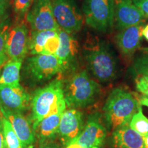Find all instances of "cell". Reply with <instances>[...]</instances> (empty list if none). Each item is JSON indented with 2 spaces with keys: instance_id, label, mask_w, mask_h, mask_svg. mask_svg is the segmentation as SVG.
<instances>
[{
  "instance_id": "cell-10",
  "label": "cell",
  "mask_w": 148,
  "mask_h": 148,
  "mask_svg": "<svg viewBox=\"0 0 148 148\" xmlns=\"http://www.w3.org/2000/svg\"><path fill=\"white\" fill-rule=\"evenodd\" d=\"M29 34L28 26L23 21L12 26L7 42L8 60L23 61L29 52Z\"/></svg>"
},
{
  "instance_id": "cell-25",
  "label": "cell",
  "mask_w": 148,
  "mask_h": 148,
  "mask_svg": "<svg viewBox=\"0 0 148 148\" xmlns=\"http://www.w3.org/2000/svg\"><path fill=\"white\" fill-rule=\"evenodd\" d=\"M34 0H12V8L17 21H22L26 17Z\"/></svg>"
},
{
  "instance_id": "cell-29",
  "label": "cell",
  "mask_w": 148,
  "mask_h": 148,
  "mask_svg": "<svg viewBox=\"0 0 148 148\" xmlns=\"http://www.w3.org/2000/svg\"><path fill=\"white\" fill-rule=\"evenodd\" d=\"M0 148H7L6 145H5L4 136H3L2 120H1V116H0Z\"/></svg>"
},
{
  "instance_id": "cell-3",
  "label": "cell",
  "mask_w": 148,
  "mask_h": 148,
  "mask_svg": "<svg viewBox=\"0 0 148 148\" xmlns=\"http://www.w3.org/2000/svg\"><path fill=\"white\" fill-rule=\"evenodd\" d=\"M140 107L138 99L130 92L122 88H114L107 97L103 109L107 126L114 131L129 125Z\"/></svg>"
},
{
  "instance_id": "cell-35",
  "label": "cell",
  "mask_w": 148,
  "mask_h": 148,
  "mask_svg": "<svg viewBox=\"0 0 148 148\" xmlns=\"http://www.w3.org/2000/svg\"><path fill=\"white\" fill-rule=\"evenodd\" d=\"M8 1V0H0V3H2L3 2H5V1Z\"/></svg>"
},
{
  "instance_id": "cell-9",
  "label": "cell",
  "mask_w": 148,
  "mask_h": 148,
  "mask_svg": "<svg viewBox=\"0 0 148 148\" xmlns=\"http://www.w3.org/2000/svg\"><path fill=\"white\" fill-rule=\"evenodd\" d=\"M31 98L21 84H0V109L23 114L30 106Z\"/></svg>"
},
{
  "instance_id": "cell-21",
  "label": "cell",
  "mask_w": 148,
  "mask_h": 148,
  "mask_svg": "<svg viewBox=\"0 0 148 148\" xmlns=\"http://www.w3.org/2000/svg\"><path fill=\"white\" fill-rule=\"evenodd\" d=\"M12 26V22L10 16L0 23V67L8 60L7 54V42Z\"/></svg>"
},
{
  "instance_id": "cell-31",
  "label": "cell",
  "mask_w": 148,
  "mask_h": 148,
  "mask_svg": "<svg viewBox=\"0 0 148 148\" xmlns=\"http://www.w3.org/2000/svg\"><path fill=\"white\" fill-rule=\"evenodd\" d=\"M141 36L142 37H144V38H145L146 40L148 41V23L145 27L142 29L141 31Z\"/></svg>"
},
{
  "instance_id": "cell-34",
  "label": "cell",
  "mask_w": 148,
  "mask_h": 148,
  "mask_svg": "<svg viewBox=\"0 0 148 148\" xmlns=\"http://www.w3.org/2000/svg\"><path fill=\"white\" fill-rule=\"evenodd\" d=\"M144 141H145V147L148 148V136L144 138Z\"/></svg>"
},
{
  "instance_id": "cell-17",
  "label": "cell",
  "mask_w": 148,
  "mask_h": 148,
  "mask_svg": "<svg viewBox=\"0 0 148 148\" xmlns=\"http://www.w3.org/2000/svg\"><path fill=\"white\" fill-rule=\"evenodd\" d=\"M111 143L113 148H145L144 138L129 125L112 131Z\"/></svg>"
},
{
  "instance_id": "cell-15",
  "label": "cell",
  "mask_w": 148,
  "mask_h": 148,
  "mask_svg": "<svg viewBox=\"0 0 148 148\" xmlns=\"http://www.w3.org/2000/svg\"><path fill=\"white\" fill-rule=\"evenodd\" d=\"M60 45L56 56L63 66L64 72L73 69L76 63L78 53V42L73 33H69L59 29Z\"/></svg>"
},
{
  "instance_id": "cell-33",
  "label": "cell",
  "mask_w": 148,
  "mask_h": 148,
  "mask_svg": "<svg viewBox=\"0 0 148 148\" xmlns=\"http://www.w3.org/2000/svg\"><path fill=\"white\" fill-rule=\"evenodd\" d=\"M66 148H84V147H81L80 145H77L76 143H71L68 146H66ZM95 148H97V147H95Z\"/></svg>"
},
{
  "instance_id": "cell-23",
  "label": "cell",
  "mask_w": 148,
  "mask_h": 148,
  "mask_svg": "<svg viewBox=\"0 0 148 148\" xmlns=\"http://www.w3.org/2000/svg\"><path fill=\"white\" fill-rule=\"evenodd\" d=\"M3 136L7 148H23L21 141L8 119L1 116Z\"/></svg>"
},
{
  "instance_id": "cell-11",
  "label": "cell",
  "mask_w": 148,
  "mask_h": 148,
  "mask_svg": "<svg viewBox=\"0 0 148 148\" xmlns=\"http://www.w3.org/2000/svg\"><path fill=\"white\" fill-rule=\"evenodd\" d=\"M84 127L83 114L75 108L65 110L61 116L58 135L62 144L68 146L77 138Z\"/></svg>"
},
{
  "instance_id": "cell-5",
  "label": "cell",
  "mask_w": 148,
  "mask_h": 148,
  "mask_svg": "<svg viewBox=\"0 0 148 148\" xmlns=\"http://www.w3.org/2000/svg\"><path fill=\"white\" fill-rule=\"evenodd\" d=\"M64 69L56 55H32L25 60L22 69L23 79L30 86H35L50 80Z\"/></svg>"
},
{
  "instance_id": "cell-2",
  "label": "cell",
  "mask_w": 148,
  "mask_h": 148,
  "mask_svg": "<svg viewBox=\"0 0 148 148\" xmlns=\"http://www.w3.org/2000/svg\"><path fill=\"white\" fill-rule=\"evenodd\" d=\"M63 86L64 81L57 77L34 92L30 104L34 130L46 116L59 110H66Z\"/></svg>"
},
{
  "instance_id": "cell-13",
  "label": "cell",
  "mask_w": 148,
  "mask_h": 148,
  "mask_svg": "<svg viewBox=\"0 0 148 148\" xmlns=\"http://www.w3.org/2000/svg\"><path fill=\"white\" fill-rule=\"evenodd\" d=\"M145 18L131 0H114V21L119 30L141 23Z\"/></svg>"
},
{
  "instance_id": "cell-32",
  "label": "cell",
  "mask_w": 148,
  "mask_h": 148,
  "mask_svg": "<svg viewBox=\"0 0 148 148\" xmlns=\"http://www.w3.org/2000/svg\"><path fill=\"white\" fill-rule=\"evenodd\" d=\"M138 101H139L140 106H145L148 108V98L143 96V97H140V99H138Z\"/></svg>"
},
{
  "instance_id": "cell-4",
  "label": "cell",
  "mask_w": 148,
  "mask_h": 148,
  "mask_svg": "<svg viewBox=\"0 0 148 148\" xmlns=\"http://www.w3.org/2000/svg\"><path fill=\"white\" fill-rule=\"evenodd\" d=\"M63 89L66 106L77 109L95 102L100 92V86L83 69L73 73L64 81Z\"/></svg>"
},
{
  "instance_id": "cell-27",
  "label": "cell",
  "mask_w": 148,
  "mask_h": 148,
  "mask_svg": "<svg viewBox=\"0 0 148 148\" xmlns=\"http://www.w3.org/2000/svg\"><path fill=\"white\" fill-rule=\"evenodd\" d=\"M12 8V4L10 3V0L0 3V23L4 20L10 17Z\"/></svg>"
},
{
  "instance_id": "cell-20",
  "label": "cell",
  "mask_w": 148,
  "mask_h": 148,
  "mask_svg": "<svg viewBox=\"0 0 148 148\" xmlns=\"http://www.w3.org/2000/svg\"><path fill=\"white\" fill-rule=\"evenodd\" d=\"M58 30L47 29V30L31 31L29 34V53L31 55L42 54L44 47L47 40Z\"/></svg>"
},
{
  "instance_id": "cell-7",
  "label": "cell",
  "mask_w": 148,
  "mask_h": 148,
  "mask_svg": "<svg viewBox=\"0 0 148 148\" xmlns=\"http://www.w3.org/2000/svg\"><path fill=\"white\" fill-rule=\"evenodd\" d=\"M53 14L59 28L69 33L78 32L84 18L75 0H51Z\"/></svg>"
},
{
  "instance_id": "cell-18",
  "label": "cell",
  "mask_w": 148,
  "mask_h": 148,
  "mask_svg": "<svg viewBox=\"0 0 148 148\" xmlns=\"http://www.w3.org/2000/svg\"><path fill=\"white\" fill-rule=\"evenodd\" d=\"M64 111L59 110L46 116L34 130L39 145L50 143L58 135L61 116Z\"/></svg>"
},
{
  "instance_id": "cell-26",
  "label": "cell",
  "mask_w": 148,
  "mask_h": 148,
  "mask_svg": "<svg viewBox=\"0 0 148 148\" xmlns=\"http://www.w3.org/2000/svg\"><path fill=\"white\" fill-rule=\"evenodd\" d=\"M135 86L138 92L143 94L144 97L148 98V76L138 75L135 80Z\"/></svg>"
},
{
  "instance_id": "cell-28",
  "label": "cell",
  "mask_w": 148,
  "mask_h": 148,
  "mask_svg": "<svg viewBox=\"0 0 148 148\" xmlns=\"http://www.w3.org/2000/svg\"><path fill=\"white\" fill-rule=\"evenodd\" d=\"M132 2L148 18V0H131Z\"/></svg>"
},
{
  "instance_id": "cell-1",
  "label": "cell",
  "mask_w": 148,
  "mask_h": 148,
  "mask_svg": "<svg viewBox=\"0 0 148 148\" xmlns=\"http://www.w3.org/2000/svg\"><path fill=\"white\" fill-rule=\"evenodd\" d=\"M84 56L90 73L99 82H110L117 76V59L112 46L106 40H99L86 46Z\"/></svg>"
},
{
  "instance_id": "cell-24",
  "label": "cell",
  "mask_w": 148,
  "mask_h": 148,
  "mask_svg": "<svg viewBox=\"0 0 148 148\" xmlns=\"http://www.w3.org/2000/svg\"><path fill=\"white\" fill-rule=\"evenodd\" d=\"M133 68L138 75L148 76V47L140 49L134 60Z\"/></svg>"
},
{
  "instance_id": "cell-16",
  "label": "cell",
  "mask_w": 148,
  "mask_h": 148,
  "mask_svg": "<svg viewBox=\"0 0 148 148\" xmlns=\"http://www.w3.org/2000/svg\"><path fill=\"white\" fill-rule=\"evenodd\" d=\"M143 23L121 29L116 35V46L125 56H131L139 48Z\"/></svg>"
},
{
  "instance_id": "cell-8",
  "label": "cell",
  "mask_w": 148,
  "mask_h": 148,
  "mask_svg": "<svg viewBox=\"0 0 148 148\" xmlns=\"http://www.w3.org/2000/svg\"><path fill=\"white\" fill-rule=\"evenodd\" d=\"M31 31L58 30L53 14L51 0H34L26 16Z\"/></svg>"
},
{
  "instance_id": "cell-22",
  "label": "cell",
  "mask_w": 148,
  "mask_h": 148,
  "mask_svg": "<svg viewBox=\"0 0 148 148\" xmlns=\"http://www.w3.org/2000/svg\"><path fill=\"white\" fill-rule=\"evenodd\" d=\"M129 126L143 138L148 136V119L144 115L141 107L133 115L129 123Z\"/></svg>"
},
{
  "instance_id": "cell-14",
  "label": "cell",
  "mask_w": 148,
  "mask_h": 148,
  "mask_svg": "<svg viewBox=\"0 0 148 148\" xmlns=\"http://www.w3.org/2000/svg\"><path fill=\"white\" fill-rule=\"evenodd\" d=\"M3 117L8 119L21 141L23 148H33L36 138L30 121L22 113L0 109Z\"/></svg>"
},
{
  "instance_id": "cell-6",
  "label": "cell",
  "mask_w": 148,
  "mask_h": 148,
  "mask_svg": "<svg viewBox=\"0 0 148 148\" xmlns=\"http://www.w3.org/2000/svg\"><path fill=\"white\" fill-rule=\"evenodd\" d=\"M82 12L86 25L101 33L112 30L114 22V0H84Z\"/></svg>"
},
{
  "instance_id": "cell-19",
  "label": "cell",
  "mask_w": 148,
  "mask_h": 148,
  "mask_svg": "<svg viewBox=\"0 0 148 148\" xmlns=\"http://www.w3.org/2000/svg\"><path fill=\"white\" fill-rule=\"evenodd\" d=\"M23 61L8 60L0 74V84L16 86L20 84V72Z\"/></svg>"
},
{
  "instance_id": "cell-30",
  "label": "cell",
  "mask_w": 148,
  "mask_h": 148,
  "mask_svg": "<svg viewBox=\"0 0 148 148\" xmlns=\"http://www.w3.org/2000/svg\"><path fill=\"white\" fill-rule=\"evenodd\" d=\"M39 148H60L58 145H56V144L50 143H47L43 145H39Z\"/></svg>"
},
{
  "instance_id": "cell-12",
  "label": "cell",
  "mask_w": 148,
  "mask_h": 148,
  "mask_svg": "<svg viewBox=\"0 0 148 148\" xmlns=\"http://www.w3.org/2000/svg\"><path fill=\"white\" fill-rule=\"evenodd\" d=\"M106 136L105 127L99 117L92 114L84 125L82 132L72 143H76L84 148H100Z\"/></svg>"
}]
</instances>
